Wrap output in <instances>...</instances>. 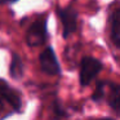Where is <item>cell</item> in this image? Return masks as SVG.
<instances>
[{
	"mask_svg": "<svg viewBox=\"0 0 120 120\" xmlns=\"http://www.w3.org/2000/svg\"><path fill=\"white\" fill-rule=\"evenodd\" d=\"M101 70H102V65L98 60L92 57L83 58L80 66V84L84 86L88 85Z\"/></svg>",
	"mask_w": 120,
	"mask_h": 120,
	"instance_id": "cell-1",
	"label": "cell"
},
{
	"mask_svg": "<svg viewBox=\"0 0 120 120\" xmlns=\"http://www.w3.org/2000/svg\"><path fill=\"white\" fill-rule=\"evenodd\" d=\"M47 39V26L45 19H38L31 25L26 34V43L30 47H39Z\"/></svg>",
	"mask_w": 120,
	"mask_h": 120,
	"instance_id": "cell-2",
	"label": "cell"
},
{
	"mask_svg": "<svg viewBox=\"0 0 120 120\" xmlns=\"http://www.w3.org/2000/svg\"><path fill=\"white\" fill-rule=\"evenodd\" d=\"M58 16L61 18L63 26V36L67 38L70 34H72L76 30V23H78V13L74 8H62L58 9Z\"/></svg>",
	"mask_w": 120,
	"mask_h": 120,
	"instance_id": "cell-3",
	"label": "cell"
},
{
	"mask_svg": "<svg viewBox=\"0 0 120 120\" xmlns=\"http://www.w3.org/2000/svg\"><path fill=\"white\" fill-rule=\"evenodd\" d=\"M40 65L44 72L49 75H57L60 74V65L56 58V54L52 48H47L40 56Z\"/></svg>",
	"mask_w": 120,
	"mask_h": 120,
	"instance_id": "cell-4",
	"label": "cell"
},
{
	"mask_svg": "<svg viewBox=\"0 0 120 120\" xmlns=\"http://www.w3.org/2000/svg\"><path fill=\"white\" fill-rule=\"evenodd\" d=\"M0 98L3 99L5 103L11 105V107L13 110H17L18 111L22 106L21 102V96L17 90L9 88V85L4 84V85H0Z\"/></svg>",
	"mask_w": 120,
	"mask_h": 120,
	"instance_id": "cell-5",
	"label": "cell"
},
{
	"mask_svg": "<svg viewBox=\"0 0 120 120\" xmlns=\"http://www.w3.org/2000/svg\"><path fill=\"white\" fill-rule=\"evenodd\" d=\"M107 99H109V103L112 109L120 111V85H110Z\"/></svg>",
	"mask_w": 120,
	"mask_h": 120,
	"instance_id": "cell-6",
	"label": "cell"
},
{
	"mask_svg": "<svg viewBox=\"0 0 120 120\" xmlns=\"http://www.w3.org/2000/svg\"><path fill=\"white\" fill-rule=\"evenodd\" d=\"M9 71H11L12 78H14V79H19V78L22 76V74H23V63H22V61H21V58H19V56L13 54Z\"/></svg>",
	"mask_w": 120,
	"mask_h": 120,
	"instance_id": "cell-7",
	"label": "cell"
},
{
	"mask_svg": "<svg viewBox=\"0 0 120 120\" xmlns=\"http://www.w3.org/2000/svg\"><path fill=\"white\" fill-rule=\"evenodd\" d=\"M111 38L114 44L117 48H120V18L115 17L112 22V30H111Z\"/></svg>",
	"mask_w": 120,
	"mask_h": 120,
	"instance_id": "cell-8",
	"label": "cell"
},
{
	"mask_svg": "<svg viewBox=\"0 0 120 120\" xmlns=\"http://www.w3.org/2000/svg\"><path fill=\"white\" fill-rule=\"evenodd\" d=\"M9 112H7V103L0 98V119H3L4 116H7Z\"/></svg>",
	"mask_w": 120,
	"mask_h": 120,
	"instance_id": "cell-9",
	"label": "cell"
},
{
	"mask_svg": "<svg viewBox=\"0 0 120 120\" xmlns=\"http://www.w3.org/2000/svg\"><path fill=\"white\" fill-rule=\"evenodd\" d=\"M17 0H0V3L1 4H9V3H14Z\"/></svg>",
	"mask_w": 120,
	"mask_h": 120,
	"instance_id": "cell-10",
	"label": "cell"
},
{
	"mask_svg": "<svg viewBox=\"0 0 120 120\" xmlns=\"http://www.w3.org/2000/svg\"><path fill=\"white\" fill-rule=\"evenodd\" d=\"M97 120H114V119H110V117H105V119H97Z\"/></svg>",
	"mask_w": 120,
	"mask_h": 120,
	"instance_id": "cell-11",
	"label": "cell"
}]
</instances>
